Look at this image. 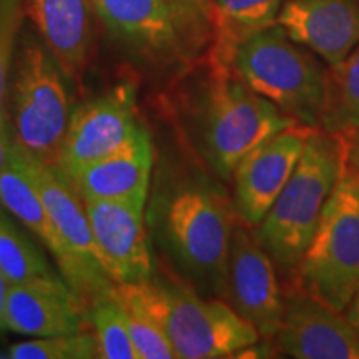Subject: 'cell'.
<instances>
[{
	"label": "cell",
	"instance_id": "obj_3",
	"mask_svg": "<svg viewBox=\"0 0 359 359\" xmlns=\"http://www.w3.org/2000/svg\"><path fill=\"white\" fill-rule=\"evenodd\" d=\"M293 125L298 123L255 93L226 62L215 69L193 110L200 155L223 180H231L255 147Z\"/></svg>",
	"mask_w": 359,
	"mask_h": 359
},
{
	"label": "cell",
	"instance_id": "obj_12",
	"mask_svg": "<svg viewBox=\"0 0 359 359\" xmlns=\"http://www.w3.org/2000/svg\"><path fill=\"white\" fill-rule=\"evenodd\" d=\"M308 127L293 125L246 154L233 172V206L246 226H258L275 203L306 143Z\"/></svg>",
	"mask_w": 359,
	"mask_h": 359
},
{
	"label": "cell",
	"instance_id": "obj_10",
	"mask_svg": "<svg viewBox=\"0 0 359 359\" xmlns=\"http://www.w3.org/2000/svg\"><path fill=\"white\" fill-rule=\"evenodd\" d=\"M98 263L115 285H137L155 278L145 205L122 200H83Z\"/></svg>",
	"mask_w": 359,
	"mask_h": 359
},
{
	"label": "cell",
	"instance_id": "obj_11",
	"mask_svg": "<svg viewBox=\"0 0 359 359\" xmlns=\"http://www.w3.org/2000/svg\"><path fill=\"white\" fill-rule=\"evenodd\" d=\"M224 296L262 338H275L285 313V298L273 259L246 224H235L228 253Z\"/></svg>",
	"mask_w": 359,
	"mask_h": 359
},
{
	"label": "cell",
	"instance_id": "obj_28",
	"mask_svg": "<svg viewBox=\"0 0 359 359\" xmlns=\"http://www.w3.org/2000/svg\"><path fill=\"white\" fill-rule=\"evenodd\" d=\"M344 151H346V163L359 175V130L343 135Z\"/></svg>",
	"mask_w": 359,
	"mask_h": 359
},
{
	"label": "cell",
	"instance_id": "obj_21",
	"mask_svg": "<svg viewBox=\"0 0 359 359\" xmlns=\"http://www.w3.org/2000/svg\"><path fill=\"white\" fill-rule=\"evenodd\" d=\"M321 130L341 137L359 130V43L327 75Z\"/></svg>",
	"mask_w": 359,
	"mask_h": 359
},
{
	"label": "cell",
	"instance_id": "obj_16",
	"mask_svg": "<svg viewBox=\"0 0 359 359\" xmlns=\"http://www.w3.org/2000/svg\"><path fill=\"white\" fill-rule=\"evenodd\" d=\"M276 24L293 42L309 48L334 67L359 43V2L286 0Z\"/></svg>",
	"mask_w": 359,
	"mask_h": 359
},
{
	"label": "cell",
	"instance_id": "obj_8",
	"mask_svg": "<svg viewBox=\"0 0 359 359\" xmlns=\"http://www.w3.org/2000/svg\"><path fill=\"white\" fill-rule=\"evenodd\" d=\"M142 128L137 118L135 87L127 82L115 85L72 111L55 167L70 182L87 165L132 142Z\"/></svg>",
	"mask_w": 359,
	"mask_h": 359
},
{
	"label": "cell",
	"instance_id": "obj_6",
	"mask_svg": "<svg viewBox=\"0 0 359 359\" xmlns=\"http://www.w3.org/2000/svg\"><path fill=\"white\" fill-rule=\"evenodd\" d=\"M127 286L163 326L177 358H230L262 339L257 327L219 299H205L156 278Z\"/></svg>",
	"mask_w": 359,
	"mask_h": 359
},
{
	"label": "cell",
	"instance_id": "obj_27",
	"mask_svg": "<svg viewBox=\"0 0 359 359\" xmlns=\"http://www.w3.org/2000/svg\"><path fill=\"white\" fill-rule=\"evenodd\" d=\"M12 147H13V137H12L11 118H8V111H6V114L0 115V170L7 165Z\"/></svg>",
	"mask_w": 359,
	"mask_h": 359
},
{
	"label": "cell",
	"instance_id": "obj_18",
	"mask_svg": "<svg viewBox=\"0 0 359 359\" xmlns=\"http://www.w3.org/2000/svg\"><path fill=\"white\" fill-rule=\"evenodd\" d=\"M0 205L6 206L13 217L19 218L42 241L45 248L50 251L67 285L87 306L95 302L98 296H102L72 257L29 175L17 163L12 151L7 165L0 170Z\"/></svg>",
	"mask_w": 359,
	"mask_h": 359
},
{
	"label": "cell",
	"instance_id": "obj_24",
	"mask_svg": "<svg viewBox=\"0 0 359 359\" xmlns=\"http://www.w3.org/2000/svg\"><path fill=\"white\" fill-rule=\"evenodd\" d=\"M88 314L102 359H140L130 338L123 309L114 296V288L90 304Z\"/></svg>",
	"mask_w": 359,
	"mask_h": 359
},
{
	"label": "cell",
	"instance_id": "obj_25",
	"mask_svg": "<svg viewBox=\"0 0 359 359\" xmlns=\"http://www.w3.org/2000/svg\"><path fill=\"white\" fill-rule=\"evenodd\" d=\"M7 356L12 359H98L100 348L95 331L83 330L20 341L8 346Z\"/></svg>",
	"mask_w": 359,
	"mask_h": 359
},
{
	"label": "cell",
	"instance_id": "obj_19",
	"mask_svg": "<svg viewBox=\"0 0 359 359\" xmlns=\"http://www.w3.org/2000/svg\"><path fill=\"white\" fill-rule=\"evenodd\" d=\"M154 147L143 127L127 145L90 163L70 180L82 200H122L147 205Z\"/></svg>",
	"mask_w": 359,
	"mask_h": 359
},
{
	"label": "cell",
	"instance_id": "obj_20",
	"mask_svg": "<svg viewBox=\"0 0 359 359\" xmlns=\"http://www.w3.org/2000/svg\"><path fill=\"white\" fill-rule=\"evenodd\" d=\"M286 0H215L219 30V57L230 64L231 52L250 35L276 24Z\"/></svg>",
	"mask_w": 359,
	"mask_h": 359
},
{
	"label": "cell",
	"instance_id": "obj_2",
	"mask_svg": "<svg viewBox=\"0 0 359 359\" xmlns=\"http://www.w3.org/2000/svg\"><path fill=\"white\" fill-rule=\"evenodd\" d=\"M344 161L346 151L341 135L309 130L294 172L255 233L275 266L283 271L298 268Z\"/></svg>",
	"mask_w": 359,
	"mask_h": 359
},
{
	"label": "cell",
	"instance_id": "obj_29",
	"mask_svg": "<svg viewBox=\"0 0 359 359\" xmlns=\"http://www.w3.org/2000/svg\"><path fill=\"white\" fill-rule=\"evenodd\" d=\"M11 288V283L7 281V278L0 275V334H4L7 331V323H6V308H7V293Z\"/></svg>",
	"mask_w": 359,
	"mask_h": 359
},
{
	"label": "cell",
	"instance_id": "obj_23",
	"mask_svg": "<svg viewBox=\"0 0 359 359\" xmlns=\"http://www.w3.org/2000/svg\"><path fill=\"white\" fill-rule=\"evenodd\" d=\"M0 275L11 285L53 275L50 264L29 238L0 212Z\"/></svg>",
	"mask_w": 359,
	"mask_h": 359
},
{
	"label": "cell",
	"instance_id": "obj_4",
	"mask_svg": "<svg viewBox=\"0 0 359 359\" xmlns=\"http://www.w3.org/2000/svg\"><path fill=\"white\" fill-rule=\"evenodd\" d=\"M230 64L238 77L281 114L303 127L321 128L327 74L280 25H269L238 43Z\"/></svg>",
	"mask_w": 359,
	"mask_h": 359
},
{
	"label": "cell",
	"instance_id": "obj_5",
	"mask_svg": "<svg viewBox=\"0 0 359 359\" xmlns=\"http://www.w3.org/2000/svg\"><path fill=\"white\" fill-rule=\"evenodd\" d=\"M8 98L13 145L57 165L72 116L70 97L65 74L37 34H20Z\"/></svg>",
	"mask_w": 359,
	"mask_h": 359
},
{
	"label": "cell",
	"instance_id": "obj_30",
	"mask_svg": "<svg viewBox=\"0 0 359 359\" xmlns=\"http://www.w3.org/2000/svg\"><path fill=\"white\" fill-rule=\"evenodd\" d=\"M344 311H346L348 321L351 323L354 330H356V333L359 334V291L353 296V299L349 302L348 308L344 309Z\"/></svg>",
	"mask_w": 359,
	"mask_h": 359
},
{
	"label": "cell",
	"instance_id": "obj_15",
	"mask_svg": "<svg viewBox=\"0 0 359 359\" xmlns=\"http://www.w3.org/2000/svg\"><path fill=\"white\" fill-rule=\"evenodd\" d=\"M7 331L47 338L90 327L88 306L55 273L11 285L6 308Z\"/></svg>",
	"mask_w": 359,
	"mask_h": 359
},
{
	"label": "cell",
	"instance_id": "obj_14",
	"mask_svg": "<svg viewBox=\"0 0 359 359\" xmlns=\"http://www.w3.org/2000/svg\"><path fill=\"white\" fill-rule=\"evenodd\" d=\"M275 338L296 359H359V334L346 314L298 288L285 298Z\"/></svg>",
	"mask_w": 359,
	"mask_h": 359
},
{
	"label": "cell",
	"instance_id": "obj_13",
	"mask_svg": "<svg viewBox=\"0 0 359 359\" xmlns=\"http://www.w3.org/2000/svg\"><path fill=\"white\" fill-rule=\"evenodd\" d=\"M13 158L29 175L30 182L42 198L45 208L55 224L58 235L65 241L67 248L82 268L85 276L95 286L100 294L111 291L115 283L107 276L98 263L97 246L93 241L92 228H90L87 212L82 196L72 187L64 173L55 165L43 163L19 150L12 148Z\"/></svg>",
	"mask_w": 359,
	"mask_h": 359
},
{
	"label": "cell",
	"instance_id": "obj_17",
	"mask_svg": "<svg viewBox=\"0 0 359 359\" xmlns=\"http://www.w3.org/2000/svg\"><path fill=\"white\" fill-rule=\"evenodd\" d=\"M22 8L65 77L80 82L93 43L92 0H22Z\"/></svg>",
	"mask_w": 359,
	"mask_h": 359
},
{
	"label": "cell",
	"instance_id": "obj_26",
	"mask_svg": "<svg viewBox=\"0 0 359 359\" xmlns=\"http://www.w3.org/2000/svg\"><path fill=\"white\" fill-rule=\"evenodd\" d=\"M24 20L22 0H0V115L7 111L8 79Z\"/></svg>",
	"mask_w": 359,
	"mask_h": 359
},
{
	"label": "cell",
	"instance_id": "obj_7",
	"mask_svg": "<svg viewBox=\"0 0 359 359\" xmlns=\"http://www.w3.org/2000/svg\"><path fill=\"white\" fill-rule=\"evenodd\" d=\"M296 276L298 288L343 313L359 291V175L346 161Z\"/></svg>",
	"mask_w": 359,
	"mask_h": 359
},
{
	"label": "cell",
	"instance_id": "obj_1",
	"mask_svg": "<svg viewBox=\"0 0 359 359\" xmlns=\"http://www.w3.org/2000/svg\"><path fill=\"white\" fill-rule=\"evenodd\" d=\"M233 200L213 180L182 177L155 196L150 222L175 263L210 294L224 296L235 228Z\"/></svg>",
	"mask_w": 359,
	"mask_h": 359
},
{
	"label": "cell",
	"instance_id": "obj_22",
	"mask_svg": "<svg viewBox=\"0 0 359 359\" xmlns=\"http://www.w3.org/2000/svg\"><path fill=\"white\" fill-rule=\"evenodd\" d=\"M114 296L123 309L130 338L140 359H175V349L163 326L132 293L127 285H115Z\"/></svg>",
	"mask_w": 359,
	"mask_h": 359
},
{
	"label": "cell",
	"instance_id": "obj_9",
	"mask_svg": "<svg viewBox=\"0 0 359 359\" xmlns=\"http://www.w3.org/2000/svg\"><path fill=\"white\" fill-rule=\"evenodd\" d=\"M107 30L138 55L170 62L185 50V25L196 19L177 0H92Z\"/></svg>",
	"mask_w": 359,
	"mask_h": 359
},
{
	"label": "cell",
	"instance_id": "obj_31",
	"mask_svg": "<svg viewBox=\"0 0 359 359\" xmlns=\"http://www.w3.org/2000/svg\"><path fill=\"white\" fill-rule=\"evenodd\" d=\"M177 2H180L182 6H185L188 8H191V11L196 13L208 12V2H206V0H177Z\"/></svg>",
	"mask_w": 359,
	"mask_h": 359
}]
</instances>
